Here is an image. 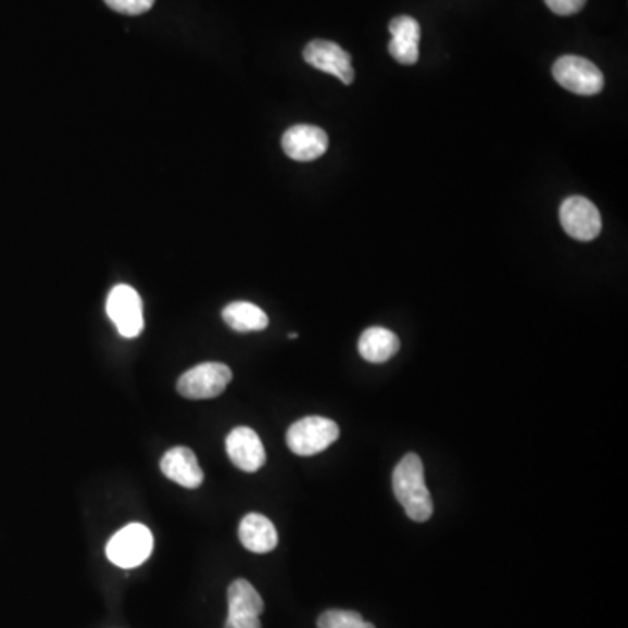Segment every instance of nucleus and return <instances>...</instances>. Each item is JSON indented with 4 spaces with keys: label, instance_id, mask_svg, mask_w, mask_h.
<instances>
[{
    "label": "nucleus",
    "instance_id": "obj_2",
    "mask_svg": "<svg viewBox=\"0 0 628 628\" xmlns=\"http://www.w3.org/2000/svg\"><path fill=\"white\" fill-rule=\"evenodd\" d=\"M339 435L341 429L336 420L319 416L304 417L288 428L287 445L297 456H314L327 451Z\"/></svg>",
    "mask_w": 628,
    "mask_h": 628
},
{
    "label": "nucleus",
    "instance_id": "obj_20",
    "mask_svg": "<svg viewBox=\"0 0 628 628\" xmlns=\"http://www.w3.org/2000/svg\"><path fill=\"white\" fill-rule=\"evenodd\" d=\"M288 339H297V334L296 332L290 334V336H288Z\"/></svg>",
    "mask_w": 628,
    "mask_h": 628
},
{
    "label": "nucleus",
    "instance_id": "obj_6",
    "mask_svg": "<svg viewBox=\"0 0 628 628\" xmlns=\"http://www.w3.org/2000/svg\"><path fill=\"white\" fill-rule=\"evenodd\" d=\"M106 314L112 319V324L117 328V332L126 339H135L142 334L143 310L142 299L137 290L129 285H117L112 288L106 299Z\"/></svg>",
    "mask_w": 628,
    "mask_h": 628
},
{
    "label": "nucleus",
    "instance_id": "obj_17",
    "mask_svg": "<svg viewBox=\"0 0 628 628\" xmlns=\"http://www.w3.org/2000/svg\"><path fill=\"white\" fill-rule=\"evenodd\" d=\"M318 628H376L354 611H325L318 618Z\"/></svg>",
    "mask_w": 628,
    "mask_h": 628
},
{
    "label": "nucleus",
    "instance_id": "obj_7",
    "mask_svg": "<svg viewBox=\"0 0 628 628\" xmlns=\"http://www.w3.org/2000/svg\"><path fill=\"white\" fill-rule=\"evenodd\" d=\"M562 229L578 241H592L602 230L598 206L583 196H572L561 206Z\"/></svg>",
    "mask_w": 628,
    "mask_h": 628
},
{
    "label": "nucleus",
    "instance_id": "obj_5",
    "mask_svg": "<svg viewBox=\"0 0 628 628\" xmlns=\"http://www.w3.org/2000/svg\"><path fill=\"white\" fill-rule=\"evenodd\" d=\"M552 74L562 88L580 97H593L604 88V76L598 65L575 54L558 58L553 63Z\"/></svg>",
    "mask_w": 628,
    "mask_h": 628
},
{
    "label": "nucleus",
    "instance_id": "obj_4",
    "mask_svg": "<svg viewBox=\"0 0 628 628\" xmlns=\"http://www.w3.org/2000/svg\"><path fill=\"white\" fill-rule=\"evenodd\" d=\"M230 381L233 372L226 363L206 362L181 374L177 390L186 399L209 400L224 393Z\"/></svg>",
    "mask_w": 628,
    "mask_h": 628
},
{
    "label": "nucleus",
    "instance_id": "obj_8",
    "mask_svg": "<svg viewBox=\"0 0 628 628\" xmlns=\"http://www.w3.org/2000/svg\"><path fill=\"white\" fill-rule=\"evenodd\" d=\"M229 615L224 628H262L261 616L264 601L250 581L236 580L227 590Z\"/></svg>",
    "mask_w": 628,
    "mask_h": 628
},
{
    "label": "nucleus",
    "instance_id": "obj_3",
    "mask_svg": "<svg viewBox=\"0 0 628 628\" xmlns=\"http://www.w3.org/2000/svg\"><path fill=\"white\" fill-rule=\"evenodd\" d=\"M154 549L152 532L142 524H129L106 543V557L123 569L142 566Z\"/></svg>",
    "mask_w": 628,
    "mask_h": 628
},
{
    "label": "nucleus",
    "instance_id": "obj_19",
    "mask_svg": "<svg viewBox=\"0 0 628 628\" xmlns=\"http://www.w3.org/2000/svg\"><path fill=\"white\" fill-rule=\"evenodd\" d=\"M587 0H544V4L549 5L552 13L558 16H572V14L580 13Z\"/></svg>",
    "mask_w": 628,
    "mask_h": 628
},
{
    "label": "nucleus",
    "instance_id": "obj_9",
    "mask_svg": "<svg viewBox=\"0 0 628 628\" xmlns=\"http://www.w3.org/2000/svg\"><path fill=\"white\" fill-rule=\"evenodd\" d=\"M304 60L316 71L327 72L341 80L342 85H351L354 80L351 54L332 40L314 39L304 48Z\"/></svg>",
    "mask_w": 628,
    "mask_h": 628
},
{
    "label": "nucleus",
    "instance_id": "obj_14",
    "mask_svg": "<svg viewBox=\"0 0 628 628\" xmlns=\"http://www.w3.org/2000/svg\"><path fill=\"white\" fill-rule=\"evenodd\" d=\"M239 541L253 553H269L278 544L275 524L261 514H248L239 523Z\"/></svg>",
    "mask_w": 628,
    "mask_h": 628
},
{
    "label": "nucleus",
    "instance_id": "obj_1",
    "mask_svg": "<svg viewBox=\"0 0 628 628\" xmlns=\"http://www.w3.org/2000/svg\"><path fill=\"white\" fill-rule=\"evenodd\" d=\"M393 492L414 523H428L434 515V500L425 483V466L414 452L403 457L394 468Z\"/></svg>",
    "mask_w": 628,
    "mask_h": 628
},
{
    "label": "nucleus",
    "instance_id": "obj_12",
    "mask_svg": "<svg viewBox=\"0 0 628 628\" xmlns=\"http://www.w3.org/2000/svg\"><path fill=\"white\" fill-rule=\"evenodd\" d=\"M161 472L178 486L198 489L203 483V469L189 448H173L161 460Z\"/></svg>",
    "mask_w": 628,
    "mask_h": 628
},
{
    "label": "nucleus",
    "instance_id": "obj_15",
    "mask_svg": "<svg viewBox=\"0 0 628 628\" xmlns=\"http://www.w3.org/2000/svg\"><path fill=\"white\" fill-rule=\"evenodd\" d=\"M400 339L385 327H370L362 334L359 351L368 363H385L399 353Z\"/></svg>",
    "mask_w": 628,
    "mask_h": 628
},
{
    "label": "nucleus",
    "instance_id": "obj_10",
    "mask_svg": "<svg viewBox=\"0 0 628 628\" xmlns=\"http://www.w3.org/2000/svg\"><path fill=\"white\" fill-rule=\"evenodd\" d=\"M226 451L236 468L244 474H255L266 465V449L252 428L238 426L226 438Z\"/></svg>",
    "mask_w": 628,
    "mask_h": 628
},
{
    "label": "nucleus",
    "instance_id": "obj_18",
    "mask_svg": "<svg viewBox=\"0 0 628 628\" xmlns=\"http://www.w3.org/2000/svg\"><path fill=\"white\" fill-rule=\"evenodd\" d=\"M105 4L114 10L115 13L123 14H142L151 10L154 0H105Z\"/></svg>",
    "mask_w": 628,
    "mask_h": 628
},
{
    "label": "nucleus",
    "instance_id": "obj_13",
    "mask_svg": "<svg viewBox=\"0 0 628 628\" xmlns=\"http://www.w3.org/2000/svg\"><path fill=\"white\" fill-rule=\"evenodd\" d=\"M391 56L402 65H414L419 60L420 27L411 16H397L390 23Z\"/></svg>",
    "mask_w": 628,
    "mask_h": 628
},
{
    "label": "nucleus",
    "instance_id": "obj_11",
    "mask_svg": "<svg viewBox=\"0 0 628 628\" xmlns=\"http://www.w3.org/2000/svg\"><path fill=\"white\" fill-rule=\"evenodd\" d=\"M281 147L290 160L307 163V161L318 160L327 152L328 137L318 126L296 124L285 131Z\"/></svg>",
    "mask_w": 628,
    "mask_h": 628
},
{
    "label": "nucleus",
    "instance_id": "obj_16",
    "mask_svg": "<svg viewBox=\"0 0 628 628\" xmlns=\"http://www.w3.org/2000/svg\"><path fill=\"white\" fill-rule=\"evenodd\" d=\"M222 318L235 332H261L269 325L267 314L252 302H233L222 311Z\"/></svg>",
    "mask_w": 628,
    "mask_h": 628
}]
</instances>
